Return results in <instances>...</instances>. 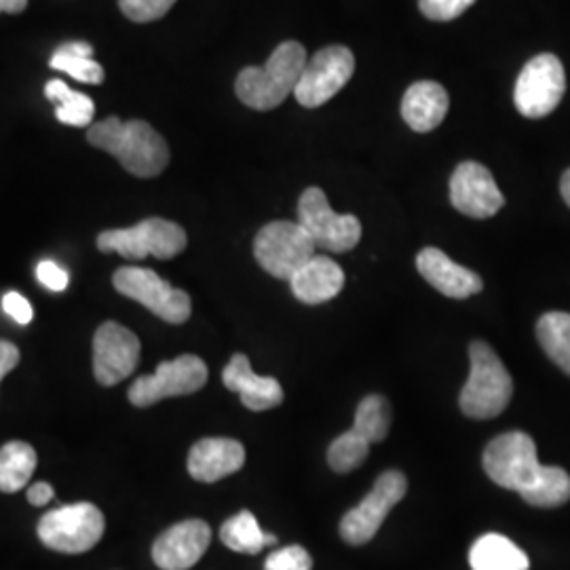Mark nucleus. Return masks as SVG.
I'll return each instance as SVG.
<instances>
[{"instance_id":"obj_11","label":"nucleus","mask_w":570,"mask_h":570,"mask_svg":"<svg viewBox=\"0 0 570 570\" xmlns=\"http://www.w3.org/2000/svg\"><path fill=\"white\" fill-rule=\"evenodd\" d=\"M564 91L567 75L562 61L551 53H541L522 68L513 89V102L520 115L543 119L562 102Z\"/></svg>"},{"instance_id":"obj_4","label":"nucleus","mask_w":570,"mask_h":570,"mask_svg":"<svg viewBox=\"0 0 570 570\" xmlns=\"http://www.w3.org/2000/svg\"><path fill=\"white\" fill-rule=\"evenodd\" d=\"M469 362L468 383L459 397L461 410L469 419H494L510 406L513 395L511 374L497 351L484 341H473L469 345Z\"/></svg>"},{"instance_id":"obj_3","label":"nucleus","mask_w":570,"mask_h":570,"mask_svg":"<svg viewBox=\"0 0 570 570\" xmlns=\"http://www.w3.org/2000/svg\"><path fill=\"white\" fill-rule=\"evenodd\" d=\"M306 49L298 41H285L271 53L265 66L244 68L235 82L237 98L252 110H273L296 91L306 66Z\"/></svg>"},{"instance_id":"obj_38","label":"nucleus","mask_w":570,"mask_h":570,"mask_svg":"<svg viewBox=\"0 0 570 570\" xmlns=\"http://www.w3.org/2000/svg\"><path fill=\"white\" fill-rule=\"evenodd\" d=\"M560 190H562V197H564V202L570 207V169L564 171V176H562V183H560Z\"/></svg>"},{"instance_id":"obj_37","label":"nucleus","mask_w":570,"mask_h":570,"mask_svg":"<svg viewBox=\"0 0 570 570\" xmlns=\"http://www.w3.org/2000/svg\"><path fill=\"white\" fill-rule=\"evenodd\" d=\"M28 7V0H0V13L18 16Z\"/></svg>"},{"instance_id":"obj_31","label":"nucleus","mask_w":570,"mask_h":570,"mask_svg":"<svg viewBox=\"0 0 570 570\" xmlns=\"http://www.w3.org/2000/svg\"><path fill=\"white\" fill-rule=\"evenodd\" d=\"M313 560L311 553L301 546H289L284 550L273 551L266 558L265 570H311Z\"/></svg>"},{"instance_id":"obj_27","label":"nucleus","mask_w":570,"mask_h":570,"mask_svg":"<svg viewBox=\"0 0 570 570\" xmlns=\"http://www.w3.org/2000/svg\"><path fill=\"white\" fill-rule=\"evenodd\" d=\"M537 338L551 362L570 376V313H546L537 324Z\"/></svg>"},{"instance_id":"obj_26","label":"nucleus","mask_w":570,"mask_h":570,"mask_svg":"<svg viewBox=\"0 0 570 570\" xmlns=\"http://www.w3.org/2000/svg\"><path fill=\"white\" fill-rule=\"evenodd\" d=\"M45 96L47 100L56 102V117L58 121L70 127H89L96 115V104L75 89H70L66 82L60 79L45 85Z\"/></svg>"},{"instance_id":"obj_18","label":"nucleus","mask_w":570,"mask_h":570,"mask_svg":"<svg viewBox=\"0 0 570 570\" xmlns=\"http://www.w3.org/2000/svg\"><path fill=\"white\" fill-rule=\"evenodd\" d=\"M223 383L228 391L242 395V402L252 412H265L282 406L284 389L273 376H258L244 353L230 357L223 372Z\"/></svg>"},{"instance_id":"obj_25","label":"nucleus","mask_w":570,"mask_h":570,"mask_svg":"<svg viewBox=\"0 0 570 570\" xmlns=\"http://www.w3.org/2000/svg\"><path fill=\"white\" fill-rule=\"evenodd\" d=\"M37 471V450L26 442H9L0 449V490L26 489Z\"/></svg>"},{"instance_id":"obj_9","label":"nucleus","mask_w":570,"mask_h":570,"mask_svg":"<svg viewBox=\"0 0 570 570\" xmlns=\"http://www.w3.org/2000/svg\"><path fill=\"white\" fill-rule=\"evenodd\" d=\"M317 245L298 223L277 220L261 228L254 239V256L268 275L287 279L315 256Z\"/></svg>"},{"instance_id":"obj_21","label":"nucleus","mask_w":570,"mask_h":570,"mask_svg":"<svg viewBox=\"0 0 570 570\" xmlns=\"http://www.w3.org/2000/svg\"><path fill=\"white\" fill-rule=\"evenodd\" d=\"M449 91L435 81H416L402 100V117L419 134L433 131L449 115Z\"/></svg>"},{"instance_id":"obj_34","label":"nucleus","mask_w":570,"mask_h":570,"mask_svg":"<svg viewBox=\"0 0 570 570\" xmlns=\"http://www.w3.org/2000/svg\"><path fill=\"white\" fill-rule=\"evenodd\" d=\"M2 308L20 326H28L35 320V308L18 292H9L2 296Z\"/></svg>"},{"instance_id":"obj_12","label":"nucleus","mask_w":570,"mask_h":570,"mask_svg":"<svg viewBox=\"0 0 570 570\" xmlns=\"http://www.w3.org/2000/svg\"><path fill=\"white\" fill-rule=\"evenodd\" d=\"M207 366L197 355H180L171 362H164L155 374L140 376L129 387V402L134 406L148 407L159 404L165 397L190 395L205 387Z\"/></svg>"},{"instance_id":"obj_7","label":"nucleus","mask_w":570,"mask_h":570,"mask_svg":"<svg viewBox=\"0 0 570 570\" xmlns=\"http://www.w3.org/2000/svg\"><path fill=\"white\" fill-rule=\"evenodd\" d=\"M112 285L119 294L146 306L167 324L180 326L190 317V296L184 289L167 284L153 268L121 266L112 277Z\"/></svg>"},{"instance_id":"obj_2","label":"nucleus","mask_w":570,"mask_h":570,"mask_svg":"<svg viewBox=\"0 0 570 570\" xmlns=\"http://www.w3.org/2000/svg\"><path fill=\"white\" fill-rule=\"evenodd\" d=\"M87 140L110 153L136 178H157L169 165V148L164 136L146 121L108 117L89 127Z\"/></svg>"},{"instance_id":"obj_32","label":"nucleus","mask_w":570,"mask_h":570,"mask_svg":"<svg viewBox=\"0 0 570 570\" xmlns=\"http://www.w3.org/2000/svg\"><path fill=\"white\" fill-rule=\"evenodd\" d=\"M475 0H419L421 13L431 21H452L463 16Z\"/></svg>"},{"instance_id":"obj_16","label":"nucleus","mask_w":570,"mask_h":570,"mask_svg":"<svg viewBox=\"0 0 570 570\" xmlns=\"http://www.w3.org/2000/svg\"><path fill=\"white\" fill-rule=\"evenodd\" d=\"M212 543V529L204 520H184L165 530L153 546V560L161 570L193 569Z\"/></svg>"},{"instance_id":"obj_13","label":"nucleus","mask_w":570,"mask_h":570,"mask_svg":"<svg viewBox=\"0 0 570 570\" xmlns=\"http://www.w3.org/2000/svg\"><path fill=\"white\" fill-rule=\"evenodd\" d=\"M355 72V56L345 45H330L306 61L301 81L296 85V100L305 108H320L330 102Z\"/></svg>"},{"instance_id":"obj_30","label":"nucleus","mask_w":570,"mask_h":570,"mask_svg":"<svg viewBox=\"0 0 570 570\" xmlns=\"http://www.w3.org/2000/svg\"><path fill=\"white\" fill-rule=\"evenodd\" d=\"M174 4L176 0H119L122 16L136 23L161 20Z\"/></svg>"},{"instance_id":"obj_15","label":"nucleus","mask_w":570,"mask_h":570,"mask_svg":"<svg viewBox=\"0 0 570 570\" xmlns=\"http://www.w3.org/2000/svg\"><path fill=\"white\" fill-rule=\"evenodd\" d=\"M450 204L469 218L484 220L499 214L505 197L489 167L475 161L459 165L450 178Z\"/></svg>"},{"instance_id":"obj_8","label":"nucleus","mask_w":570,"mask_h":570,"mask_svg":"<svg viewBox=\"0 0 570 570\" xmlns=\"http://www.w3.org/2000/svg\"><path fill=\"white\" fill-rule=\"evenodd\" d=\"M298 225L305 228L317 247L343 254L362 239V223L353 214H336L326 193L317 186L306 188L298 202Z\"/></svg>"},{"instance_id":"obj_14","label":"nucleus","mask_w":570,"mask_h":570,"mask_svg":"<svg viewBox=\"0 0 570 570\" xmlns=\"http://www.w3.org/2000/svg\"><path fill=\"white\" fill-rule=\"evenodd\" d=\"M140 362L138 336L117 324L106 322L94 336V374L104 387H115L134 374Z\"/></svg>"},{"instance_id":"obj_20","label":"nucleus","mask_w":570,"mask_h":570,"mask_svg":"<svg viewBox=\"0 0 570 570\" xmlns=\"http://www.w3.org/2000/svg\"><path fill=\"white\" fill-rule=\"evenodd\" d=\"M289 287L305 305H322L336 298L345 287V271L327 256H313L292 277Z\"/></svg>"},{"instance_id":"obj_28","label":"nucleus","mask_w":570,"mask_h":570,"mask_svg":"<svg viewBox=\"0 0 570 570\" xmlns=\"http://www.w3.org/2000/svg\"><path fill=\"white\" fill-rule=\"evenodd\" d=\"M391 428V406L383 395H367L355 410L353 429L364 435L370 444H379L387 438Z\"/></svg>"},{"instance_id":"obj_19","label":"nucleus","mask_w":570,"mask_h":570,"mask_svg":"<svg viewBox=\"0 0 570 570\" xmlns=\"http://www.w3.org/2000/svg\"><path fill=\"white\" fill-rule=\"evenodd\" d=\"M244 463V444L230 438H205L188 452V473L205 484L237 473Z\"/></svg>"},{"instance_id":"obj_23","label":"nucleus","mask_w":570,"mask_h":570,"mask_svg":"<svg viewBox=\"0 0 570 570\" xmlns=\"http://www.w3.org/2000/svg\"><path fill=\"white\" fill-rule=\"evenodd\" d=\"M220 539L228 550L252 553V556L277 543V537L261 529V524L252 511H239L237 515L226 520L220 529Z\"/></svg>"},{"instance_id":"obj_24","label":"nucleus","mask_w":570,"mask_h":570,"mask_svg":"<svg viewBox=\"0 0 570 570\" xmlns=\"http://www.w3.org/2000/svg\"><path fill=\"white\" fill-rule=\"evenodd\" d=\"M51 68L70 75L77 81L87 85H102L104 68L94 60V47L89 42H66L51 56Z\"/></svg>"},{"instance_id":"obj_10","label":"nucleus","mask_w":570,"mask_h":570,"mask_svg":"<svg viewBox=\"0 0 570 570\" xmlns=\"http://www.w3.org/2000/svg\"><path fill=\"white\" fill-rule=\"evenodd\" d=\"M407 490L406 475L402 471L389 469L376 482L362 503L346 511L341 520V537L348 546H366L387 520L391 510L404 499Z\"/></svg>"},{"instance_id":"obj_1","label":"nucleus","mask_w":570,"mask_h":570,"mask_svg":"<svg viewBox=\"0 0 570 570\" xmlns=\"http://www.w3.org/2000/svg\"><path fill=\"white\" fill-rule=\"evenodd\" d=\"M482 465L501 489L515 490L532 508H560L570 501V475L562 468L541 465L534 440L510 431L490 442Z\"/></svg>"},{"instance_id":"obj_17","label":"nucleus","mask_w":570,"mask_h":570,"mask_svg":"<svg viewBox=\"0 0 570 570\" xmlns=\"http://www.w3.org/2000/svg\"><path fill=\"white\" fill-rule=\"evenodd\" d=\"M416 268L429 285L449 298L463 301L482 292V277L465 266L450 261L438 247H425L416 256Z\"/></svg>"},{"instance_id":"obj_35","label":"nucleus","mask_w":570,"mask_h":570,"mask_svg":"<svg viewBox=\"0 0 570 570\" xmlns=\"http://www.w3.org/2000/svg\"><path fill=\"white\" fill-rule=\"evenodd\" d=\"M20 364V348L9 343V341H0V381L16 370Z\"/></svg>"},{"instance_id":"obj_29","label":"nucleus","mask_w":570,"mask_h":570,"mask_svg":"<svg viewBox=\"0 0 570 570\" xmlns=\"http://www.w3.org/2000/svg\"><path fill=\"white\" fill-rule=\"evenodd\" d=\"M370 446L372 444L364 435H360L355 429H348L330 444L327 463L336 473H348L366 461Z\"/></svg>"},{"instance_id":"obj_6","label":"nucleus","mask_w":570,"mask_h":570,"mask_svg":"<svg viewBox=\"0 0 570 570\" xmlns=\"http://www.w3.org/2000/svg\"><path fill=\"white\" fill-rule=\"evenodd\" d=\"M106 520L94 503H75L45 513L39 522V539L45 548L60 553H85L102 539Z\"/></svg>"},{"instance_id":"obj_33","label":"nucleus","mask_w":570,"mask_h":570,"mask_svg":"<svg viewBox=\"0 0 570 570\" xmlns=\"http://www.w3.org/2000/svg\"><path fill=\"white\" fill-rule=\"evenodd\" d=\"M37 279L41 282L47 289L51 292H63L68 284H70V277H68V271H63L60 265H56L53 261H42L37 266Z\"/></svg>"},{"instance_id":"obj_36","label":"nucleus","mask_w":570,"mask_h":570,"mask_svg":"<svg viewBox=\"0 0 570 570\" xmlns=\"http://www.w3.org/2000/svg\"><path fill=\"white\" fill-rule=\"evenodd\" d=\"M26 494H28V501H30L35 508H42V505H47V503L56 497L53 487H51V484H47V482H35L32 487H28Z\"/></svg>"},{"instance_id":"obj_5","label":"nucleus","mask_w":570,"mask_h":570,"mask_svg":"<svg viewBox=\"0 0 570 570\" xmlns=\"http://www.w3.org/2000/svg\"><path fill=\"white\" fill-rule=\"evenodd\" d=\"M186 244L188 237L183 226L165 218H148L131 228H115L98 235L100 252H117L127 261H144L146 256L169 261L183 254Z\"/></svg>"},{"instance_id":"obj_22","label":"nucleus","mask_w":570,"mask_h":570,"mask_svg":"<svg viewBox=\"0 0 570 570\" xmlns=\"http://www.w3.org/2000/svg\"><path fill=\"white\" fill-rule=\"evenodd\" d=\"M471 570H529L530 560L511 539L489 532L482 534L469 551Z\"/></svg>"}]
</instances>
